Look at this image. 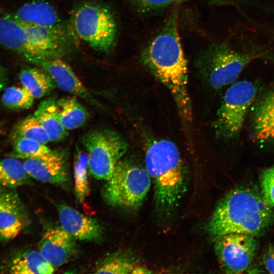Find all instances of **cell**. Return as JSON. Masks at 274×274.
Segmentation results:
<instances>
[{
    "label": "cell",
    "instance_id": "obj_2",
    "mask_svg": "<svg viewBox=\"0 0 274 274\" xmlns=\"http://www.w3.org/2000/svg\"><path fill=\"white\" fill-rule=\"evenodd\" d=\"M273 222L274 208L261 191L253 186H240L218 203L206 229L214 239L231 233L257 237L264 234Z\"/></svg>",
    "mask_w": 274,
    "mask_h": 274
},
{
    "label": "cell",
    "instance_id": "obj_5",
    "mask_svg": "<svg viewBox=\"0 0 274 274\" xmlns=\"http://www.w3.org/2000/svg\"><path fill=\"white\" fill-rule=\"evenodd\" d=\"M267 50L241 52L225 44H213L199 55L196 66L210 85L219 89L234 82L246 66L262 58Z\"/></svg>",
    "mask_w": 274,
    "mask_h": 274
},
{
    "label": "cell",
    "instance_id": "obj_28",
    "mask_svg": "<svg viewBox=\"0 0 274 274\" xmlns=\"http://www.w3.org/2000/svg\"><path fill=\"white\" fill-rule=\"evenodd\" d=\"M8 212L26 218V212L17 193L13 189L0 188V212Z\"/></svg>",
    "mask_w": 274,
    "mask_h": 274
},
{
    "label": "cell",
    "instance_id": "obj_27",
    "mask_svg": "<svg viewBox=\"0 0 274 274\" xmlns=\"http://www.w3.org/2000/svg\"><path fill=\"white\" fill-rule=\"evenodd\" d=\"M25 218L13 213L0 212V241L7 242L16 237L24 227Z\"/></svg>",
    "mask_w": 274,
    "mask_h": 274
},
{
    "label": "cell",
    "instance_id": "obj_21",
    "mask_svg": "<svg viewBox=\"0 0 274 274\" xmlns=\"http://www.w3.org/2000/svg\"><path fill=\"white\" fill-rule=\"evenodd\" d=\"M19 80L34 98H41L57 86L51 77L43 68L25 67L19 75Z\"/></svg>",
    "mask_w": 274,
    "mask_h": 274
},
{
    "label": "cell",
    "instance_id": "obj_34",
    "mask_svg": "<svg viewBox=\"0 0 274 274\" xmlns=\"http://www.w3.org/2000/svg\"><path fill=\"white\" fill-rule=\"evenodd\" d=\"M3 126V123L1 121H0V131L2 128Z\"/></svg>",
    "mask_w": 274,
    "mask_h": 274
},
{
    "label": "cell",
    "instance_id": "obj_22",
    "mask_svg": "<svg viewBox=\"0 0 274 274\" xmlns=\"http://www.w3.org/2000/svg\"><path fill=\"white\" fill-rule=\"evenodd\" d=\"M29 182V176L18 158L8 156L0 159V184L3 187L14 189Z\"/></svg>",
    "mask_w": 274,
    "mask_h": 274
},
{
    "label": "cell",
    "instance_id": "obj_8",
    "mask_svg": "<svg viewBox=\"0 0 274 274\" xmlns=\"http://www.w3.org/2000/svg\"><path fill=\"white\" fill-rule=\"evenodd\" d=\"M87 152L89 173L95 179L107 181L127 151L128 145L117 132L110 129H93L82 138Z\"/></svg>",
    "mask_w": 274,
    "mask_h": 274
},
{
    "label": "cell",
    "instance_id": "obj_10",
    "mask_svg": "<svg viewBox=\"0 0 274 274\" xmlns=\"http://www.w3.org/2000/svg\"><path fill=\"white\" fill-rule=\"evenodd\" d=\"M215 239V252L222 270L241 273L252 262L258 248L255 236L243 233L226 234Z\"/></svg>",
    "mask_w": 274,
    "mask_h": 274
},
{
    "label": "cell",
    "instance_id": "obj_13",
    "mask_svg": "<svg viewBox=\"0 0 274 274\" xmlns=\"http://www.w3.org/2000/svg\"><path fill=\"white\" fill-rule=\"evenodd\" d=\"M57 209L60 226L75 239L98 242L102 238V230L95 219L64 204H57Z\"/></svg>",
    "mask_w": 274,
    "mask_h": 274
},
{
    "label": "cell",
    "instance_id": "obj_1",
    "mask_svg": "<svg viewBox=\"0 0 274 274\" xmlns=\"http://www.w3.org/2000/svg\"><path fill=\"white\" fill-rule=\"evenodd\" d=\"M148 70L170 91L181 117L185 124L192 120L189 96L188 70L178 33L177 14L168 18L160 32L141 54Z\"/></svg>",
    "mask_w": 274,
    "mask_h": 274
},
{
    "label": "cell",
    "instance_id": "obj_20",
    "mask_svg": "<svg viewBox=\"0 0 274 274\" xmlns=\"http://www.w3.org/2000/svg\"><path fill=\"white\" fill-rule=\"evenodd\" d=\"M96 273H148L152 271L120 253L109 254L101 259L94 269Z\"/></svg>",
    "mask_w": 274,
    "mask_h": 274
},
{
    "label": "cell",
    "instance_id": "obj_19",
    "mask_svg": "<svg viewBox=\"0 0 274 274\" xmlns=\"http://www.w3.org/2000/svg\"><path fill=\"white\" fill-rule=\"evenodd\" d=\"M60 123L66 130H73L84 124L88 118L86 108L76 96L62 97L56 100Z\"/></svg>",
    "mask_w": 274,
    "mask_h": 274
},
{
    "label": "cell",
    "instance_id": "obj_17",
    "mask_svg": "<svg viewBox=\"0 0 274 274\" xmlns=\"http://www.w3.org/2000/svg\"><path fill=\"white\" fill-rule=\"evenodd\" d=\"M9 272L16 274H51L53 267L39 251L29 250L20 252L10 260Z\"/></svg>",
    "mask_w": 274,
    "mask_h": 274
},
{
    "label": "cell",
    "instance_id": "obj_25",
    "mask_svg": "<svg viewBox=\"0 0 274 274\" xmlns=\"http://www.w3.org/2000/svg\"><path fill=\"white\" fill-rule=\"evenodd\" d=\"M13 139V150L9 155L10 157L23 159L36 158L52 151L45 144L33 140L22 137Z\"/></svg>",
    "mask_w": 274,
    "mask_h": 274
},
{
    "label": "cell",
    "instance_id": "obj_4",
    "mask_svg": "<svg viewBox=\"0 0 274 274\" xmlns=\"http://www.w3.org/2000/svg\"><path fill=\"white\" fill-rule=\"evenodd\" d=\"M4 47L36 64L47 58H59L67 49V38L60 27H45L11 22L2 38Z\"/></svg>",
    "mask_w": 274,
    "mask_h": 274
},
{
    "label": "cell",
    "instance_id": "obj_30",
    "mask_svg": "<svg viewBox=\"0 0 274 274\" xmlns=\"http://www.w3.org/2000/svg\"><path fill=\"white\" fill-rule=\"evenodd\" d=\"M140 11L149 12L189 0H129Z\"/></svg>",
    "mask_w": 274,
    "mask_h": 274
},
{
    "label": "cell",
    "instance_id": "obj_9",
    "mask_svg": "<svg viewBox=\"0 0 274 274\" xmlns=\"http://www.w3.org/2000/svg\"><path fill=\"white\" fill-rule=\"evenodd\" d=\"M257 92L255 84L248 81L236 82L226 90L215 123L217 136L229 139L239 133Z\"/></svg>",
    "mask_w": 274,
    "mask_h": 274
},
{
    "label": "cell",
    "instance_id": "obj_6",
    "mask_svg": "<svg viewBox=\"0 0 274 274\" xmlns=\"http://www.w3.org/2000/svg\"><path fill=\"white\" fill-rule=\"evenodd\" d=\"M151 182L146 168L120 160L111 177L106 181L101 194L104 200L112 207L135 209L143 202Z\"/></svg>",
    "mask_w": 274,
    "mask_h": 274
},
{
    "label": "cell",
    "instance_id": "obj_32",
    "mask_svg": "<svg viewBox=\"0 0 274 274\" xmlns=\"http://www.w3.org/2000/svg\"><path fill=\"white\" fill-rule=\"evenodd\" d=\"M7 82L6 70L0 64V92L5 87Z\"/></svg>",
    "mask_w": 274,
    "mask_h": 274
},
{
    "label": "cell",
    "instance_id": "obj_23",
    "mask_svg": "<svg viewBox=\"0 0 274 274\" xmlns=\"http://www.w3.org/2000/svg\"><path fill=\"white\" fill-rule=\"evenodd\" d=\"M88 171L87 153L77 149L74 162L73 174L75 194L80 203H83L89 194Z\"/></svg>",
    "mask_w": 274,
    "mask_h": 274
},
{
    "label": "cell",
    "instance_id": "obj_29",
    "mask_svg": "<svg viewBox=\"0 0 274 274\" xmlns=\"http://www.w3.org/2000/svg\"><path fill=\"white\" fill-rule=\"evenodd\" d=\"M260 187L264 198L274 208V165L262 173L260 178Z\"/></svg>",
    "mask_w": 274,
    "mask_h": 274
},
{
    "label": "cell",
    "instance_id": "obj_11",
    "mask_svg": "<svg viewBox=\"0 0 274 274\" xmlns=\"http://www.w3.org/2000/svg\"><path fill=\"white\" fill-rule=\"evenodd\" d=\"M43 256L54 267L68 262L75 254V239L61 227L51 226L43 232L38 244Z\"/></svg>",
    "mask_w": 274,
    "mask_h": 274
},
{
    "label": "cell",
    "instance_id": "obj_7",
    "mask_svg": "<svg viewBox=\"0 0 274 274\" xmlns=\"http://www.w3.org/2000/svg\"><path fill=\"white\" fill-rule=\"evenodd\" d=\"M72 24L78 36L93 49L107 53L113 49L117 25L107 7L94 3L83 4L73 14Z\"/></svg>",
    "mask_w": 274,
    "mask_h": 274
},
{
    "label": "cell",
    "instance_id": "obj_16",
    "mask_svg": "<svg viewBox=\"0 0 274 274\" xmlns=\"http://www.w3.org/2000/svg\"><path fill=\"white\" fill-rule=\"evenodd\" d=\"M14 17L26 25L45 27H61L55 9L43 1H36L23 5L17 10Z\"/></svg>",
    "mask_w": 274,
    "mask_h": 274
},
{
    "label": "cell",
    "instance_id": "obj_33",
    "mask_svg": "<svg viewBox=\"0 0 274 274\" xmlns=\"http://www.w3.org/2000/svg\"><path fill=\"white\" fill-rule=\"evenodd\" d=\"M264 59L268 60L271 63H274V52L272 51H269L268 53L265 55Z\"/></svg>",
    "mask_w": 274,
    "mask_h": 274
},
{
    "label": "cell",
    "instance_id": "obj_18",
    "mask_svg": "<svg viewBox=\"0 0 274 274\" xmlns=\"http://www.w3.org/2000/svg\"><path fill=\"white\" fill-rule=\"evenodd\" d=\"M56 100L55 97H50L42 101L33 114L52 142L61 140L67 135L59 120Z\"/></svg>",
    "mask_w": 274,
    "mask_h": 274
},
{
    "label": "cell",
    "instance_id": "obj_15",
    "mask_svg": "<svg viewBox=\"0 0 274 274\" xmlns=\"http://www.w3.org/2000/svg\"><path fill=\"white\" fill-rule=\"evenodd\" d=\"M253 138L260 142L274 141V89L259 101L254 111Z\"/></svg>",
    "mask_w": 274,
    "mask_h": 274
},
{
    "label": "cell",
    "instance_id": "obj_3",
    "mask_svg": "<svg viewBox=\"0 0 274 274\" xmlns=\"http://www.w3.org/2000/svg\"><path fill=\"white\" fill-rule=\"evenodd\" d=\"M145 166L153 184L156 208L169 215L178 206L186 185L178 149L167 140L153 142L146 152Z\"/></svg>",
    "mask_w": 274,
    "mask_h": 274
},
{
    "label": "cell",
    "instance_id": "obj_12",
    "mask_svg": "<svg viewBox=\"0 0 274 274\" xmlns=\"http://www.w3.org/2000/svg\"><path fill=\"white\" fill-rule=\"evenodd\" d=\"M24 160L27 174L37 180L57 185L64 184L68 181L67 164L62 152L51 151L40 157Z\"/></svg>",
    "mask_w": 274,
    "mask_h": 274
},
{
    "label": "cell",
    "instance_id": "obj_31",
    "mask_svg": "<svg viewBox=\"0 0 274 274\" xmlns=\"http://www.w3.org/2000/svg\"><path fill=\"white\" fill-rule=\"evenodd\" d=\"M263 263L266 270L274 274V244L269 245L262 257Z\"/></svg>",
    "mask_w": 274,
    "mask_h": 274
},
{
    "label": "cell",
    "instance_id": "obj_14",
    "mask_svg": "<svg viewBox=\"0 0 274 274\" xmlns=\"http://www.w3.org/2000/svg\"><path fill=\"white\" fill-rule=\"evenodd\" d=\"M36 65L42 67L61 90L80 97L91 105H98L71 67L62 60L59 58H44Z\"/></svg>",
    "mask_w": 274,
    "mask_h": 274
},
{
    "label": "cell",
    "instance_id": "obj_24",
    "mask_svg": "<svg viewBox=\"0 0 274 274\" xmlns=\"http://www.w3.org/2000/svg\"><path fill=\"white\" fill-rule=\"evenodd\" d=\"M13 137L25 138L45 145L50 141L46 131L34 115L23 119L14 126Z\"/></svg>",
    "mask_w": 274,
    "mask_h": 274
},
{
    "label": "cell",
    "instance_id": "obj_26",
    "mask_svg": "<svg viewBox=\"0 0 274 274\" xmlns=\"http://www.w3.org/2000/svg\"><path fill=\"white\" fill-rule=\"evenodd\" d=\"M34 98L24 87L10 86L7 88L2 97L3 105L12 110L29 108L33 103Z\"/></svg>",
    "mask_w": 274,
    "mask_h": 274
}]
</instances>
